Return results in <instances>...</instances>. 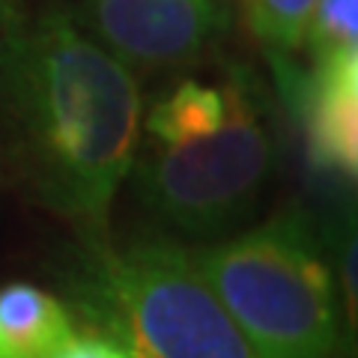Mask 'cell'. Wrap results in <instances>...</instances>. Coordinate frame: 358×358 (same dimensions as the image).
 I'll list each match as a JSON object with an SVG mask.
<instances>
[{
  "instance_id": "obj_1",
  "label": "cell",
  "mask_w": 358,
  "mask_h": 358,
  "mask_svg": "<svg viewBox=\"0 0 358 358\" xmlns=\"http://www.w3.org/2000/svg\"><path fill=\"white\" fill-rule=\"evenodd\" d=\"M141 87L66 13L0 30V155L84 242L108 239L141 126Z\"/></svg>"
},
{
  "instance_id": "obj_2",
  "label": "cell",
  "mask_w": 358,
  "mask_h": 358,
  "mask_svg": "<svg viewBox=\"0 0 358 358\" xmlns=\"http://www.w3.org/2000/svg\"><path fill=\"white\" fill-rule=\"evenodd\" d=\"M275 173V143L245 78H182L141 110L126 182L173 236L239 230Z\"/></svg>"
},
{
  "instance_id": "obj_3",
  "label": "cell",
  "mask_w": 358,
  "mask_h": 358,
  "mask_svg": "<svg viewBox=\"0 0 358 358\" xmlns=\"http://www.w3.org/2000/svg\"><path fill=\"white\" fill-rule=\"evenodd\" d=\"M188 251L260 358H352L329 245L301 206Z\"/></svg>"
},
{
  "instance_id": "obj_4",
  "label": "cell",
  "mask_w": 358,
  "mask_h": 358,
  "mask_svg": "<svg viewBox=\"0 0 358 358\" xmlns=\"http://www.w3.org/2000/svg\"><path fill=\"white\" fill-rule=\"evenodd\" d=\"M72 296L75 317L134 358H260L171 236L84 242Z\"/></svg>"
},
{
  "instance_id": "obj_5",
  "label": "cell",
  "mask_w": 358,
  "mask_h": 358,
  "mask_svg": "<svg viewBox=\"0 0 358 358\" xmlns=\"http://www.w3.org/2000/svg\"><path fill=\"white\" fill-rule=\"evenodd\" d=\"M93 36L129 69H179L230 27L224 0H84Z\"/></svg>"
},
{
  "instance_id": "obj_6",
  "label": "cell",
  "mask_w": 358,
  "mask_h": 358,
  "mask_svg": "<svg viewBox=\"0 0 358 358\" xmlns=\"http://www.w3.org/2000/svg\"><path fill=\"white\" fill-rule=\"evenodd\" d=\"M284 102L293 110L310 171L326 182H355L358 173V48L310 60V69L287 54H268Z\"/></svg>"
},
{
  "instance_id": "obj_7",
  "label": "cell",
  "mask_w": 358,
  "mask_h": 358,
  "mask_svg": "<svg viewBox=\"0 0 358 358\" xmlns=\"http://www.w3.org/2000/svg\"><path fill=\"white\" fill-rule=\"evenodd\" d=\"M81 326L69 305L33 284L0 287V358H57Z\"/></svg>"
},
{
  "instance_id": "obj_8",
  "label": "cell",
  "mask_w": 358,
  "mask_h": 358,
  "mask_svg": "<svg viewBox=\"0 0 358 358\" xmlns=\"http://www.w3.org/2000/svg\"><path fill=\"white\" fill-rule=\"evenodd\" d=\"M317 0H248V24L268 54L301 48V36Z\"/></svg>"
},
{
  "instance_id": "obj_9",
  "label": "cell",
  "mask_w": 358,
  "mask_h": 358,
  "mask_svg": "<svg viewBox=\"0 0 358 358\" xmlns=\"http://www.w3.org/2000/svg\"><path fill=\"white\" fill-rule=\"evenodd\" d=\"M301 48L310 60L358 48V0H317L301 36Z\"/></svg>"
},
{
  "instance_id": "obj_10",
  "label": "cell",
  "mask_w": 358,
  "mask_h": 358,
  "mask_svg": "<svg viewBox=\"0 0 358 358\" xmlns=\"http://www.w3.org/2000/svg\"><path fill=\"white\" fill-rule=\"evenodd\" d=\"M87 329V326H84ZM90 331V338H93V346H96V358H134L126 346L117 343L110 334L105 331H96V329H87Z\"/></svg>"
},
{
  "instance_id": "obj_11",
  "label": "cell",
  "mask_w": 358,
  "mask_h": 358,
  "mask_svg": "<svg viewBox=\"0 0 358 358\" xmlns=\"http://www.w3.org/2000/svg\"><path fill=\"white\" fill-rule=\"evenodd\" d=\"M57 358H96V346H93V338H90V331L81 326L78 338H75L69 346H66V350H63Z\"/></svg>"
},
{
  "instance_id": "obj_12",
  "label": "cell",
  "mask_w": 358,
  "mask_h": 358,
  "mask_svg": "<svg viewBox=\"0 0 358 358\" xmlns=\"http://www.w3.org/2000/svg\"><path fill=\"white\" fill-rule=\"evenodd\" d=\"M6 3H9V0H0V13H3V9H6Z\"/></svg>"
}]
</instances>
